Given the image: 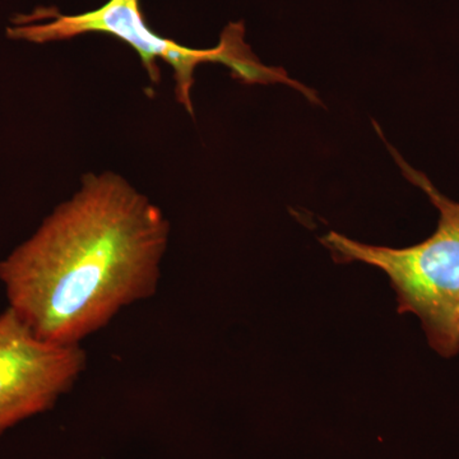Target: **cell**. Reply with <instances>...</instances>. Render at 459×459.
I'll return each instance as SVG.
<instances>
[{
    "label": "cell",
    "instance_id": "cell-5",
    "mask_svg": "<svg viewBox=\"0 0 459 459\" xmlns=\"http://www.w3.org/2000/svg\"><path fill=\"white\" fill-rule=\"evenodd\" d=\"M457 319H458V328H459V304H458V310H457Z\"/></svg>",
    "mask_w": 459,
    "mask_h": 459
},
{
    "label": "cell",
    "instance_id": "cell-3",
    "mask_svg": "<svg viewBox=\"0 0 459 459\" xmlns=\"http://www.w3.org/2000/svg\"><path fill=\"white\" fill-rule=\"evenodd\" d=\"M243 23L226 27L221 41L212 49H192L164 38L147 25L140 0H108L101 7L80 14H63L53 8L36 9L18 16L7 27L12 40L48 44L87 33H105L131 47L140 56L153 83L159 82V60L174 71L175 95L189 114L195 113L192 90L198 65L221 63L244 83L280 82L281 69L263 65L244 41Z\"/></svg>",
    "mask_w": 459,
    "mask_h": 459
},
{
    "label": "cell",
    "instance_id": "cell-2",
    "mask_svg": "<svg viewBox=\"0 0 459 459\" xmlns=\"http://www.w3.org/2000/svg\"><path fill=\"white\" fill-rule=\"evenodd\" d=\"M388 148L404 177L424 190L439 211L437 231L403 249L367 246L333 231L320 241L338 263L362 262L385 272L397 295L398 312L415 314L429 344L443 358H453L459 352V204Z\"/></svg>",
    "mask_w": 459,
    "mask_h": 459
},
{
    "label": "cell",
    "instance_id": "cell-4",
    "mask_svg": "<svg viewBox=\"0 0 459 459\" xmlns=\"http://www.w3.org/2000/svg\"><path fill=\"white\" fill-rule=\"evenodd\" d=\"M84 367L81 344L42 340L11 307L0 313V435L50 410Z\"/></svg>",
    "mask_w": 459,
    "mask_h": 459
},
{
    "label": "cell",
    "instance_id": "cell-1",
    "mask_svg": "<svg viewBox=\"0 0 459 459\" xmlns=\"http://www.w3.org/2000/svg\"><path fill=\"white\" fill-rule=\"evenodd\" d=\"M169 237L161 210L122 175H84L0 261L8 307L42 340L81 344L123 307L155 294Z\"/></svg>",
    "mask_w": 459,
    "mask_h": 459
}]
</instances>
